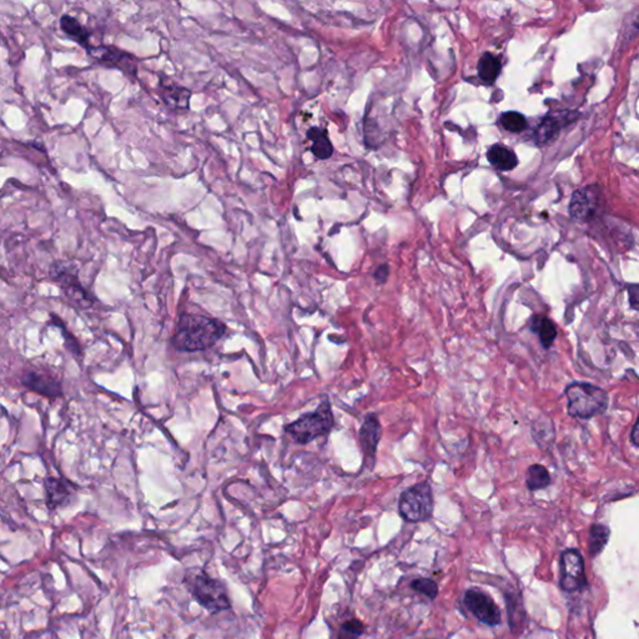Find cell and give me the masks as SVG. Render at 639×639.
Segmentation results:
<instances>
[{
	"mask_svg": "<svg viewBox=\"0 0 639 639\" xmlns=\"http://www.w3.org/2000/svg\"><path fill=\"white\" fill-rule=\"evenodd\" d=\"M222 321L204 315L184 314L176 325L173 346L178 351L196 352L210 349L225 335Z\"/></svg>",
	"mask_w": 639,
	"mask_h": 639,
	"instance_id": "cell-1",
	"label": "cell"
},
{
	"mask_svg": "<svg viewBox=\"0 0 639 639\" xmlns=\"http://www.w3.org/2000/svg\"><path fill=\"white\" fill-rule=\"evenodd\" d=\"M564 393L567 397V413L571 417L589 420L602 415L608 408V393L592 383L573 382L566 387Z\"/></svg>",
	"mask_w": 639,
	"mask_h": 639,
	"instance_id": "cell-2",
	"label": "cell"
},
{
	"mask_svg": "<svg viewBox=\"0 0 639 639\" xmlns=\"http://www.w3.org/2000/svg\"><path fill=\"white\" fill-rule=\"evenodd\" d=\"M332 427L334 415L330 403L324 401L315 413H305L299 420L288 425L285 431L289 433L296 444H306L314 441L315 438L325 436Z\"/></svg>",
	"mask_w": 639,
	"mask_h": 639,
	"instance_id": "cell-3",
	"label": "cell"
},
{
	"mask_svg": "<svg viewBox=\"0 0 639 639\" xmlns=\"http://www.w3.org/2000/svg\"><path fill=\"white\" fill-rule=\"evenodd\" d=\"M433 493L431 485L427 481L418 482L416 485L403 491L398 501V510L403 520L410 523H420L432 518Z\"/></svg>",
	"mask_w": 639,
	"mask_h": 639,
	"instance_id": "cell-4",
	"label": "cell"
},
{
	"mask_svg": "<svg viewBox=\"0 0 639 639\" xmlns=\"http://www.w3.org/2000/svg\"><path fill=\"white\" fill-rule=\"evenodd\" d=\"M186 584L196 602L210 612H220L230 607L226 589L222 582L205 572L191 573Z\"/></svg>",
	"mask_w": 639,
	"mask_h": 639,
	"instance_id": "cell-5",
	"label": "cell"
},
{
	"mask_svg": "<svg viewBox=\"0 0 639 639\" xmlns=\"http://www.w3.org/2000/svg\"><path fill=\"white\" fill-rule=\"evenodd\" d=\"M587 584L582 553L576 548L564 550L559 559V587L564 592L574 593Z\"/></svg>",
	"mask_w": 639,
	"mask_h": 639,
	"instance_id": "cell-6",
	"label": "cell"
},
{
	"mask_svg": "<svg viewBox=\"0 0 639 639\" xmlns=\"http://www.w3.org/2000/svg\"><path fill=\"white\" fill-rule=\"evenodd\" d=\"M87 50L89 55L93 58L94 62L103 67H115L126 74L128 77H135L138 74V59L130 53L110 45H100V47L90 45Z\"/></svg>",
	"mask_w": 639,
	"mask_h": 639,
	"instance_id": "cell-7",
	"label": "cell"
},
{
	"mask_svg": "<svg viewBox=\"0 0 639 639\" xmlns=\"http://www.w3.org/2000/svg\"><path fill=\"white\" fill-rule=\"evenodd\" d=\"M464 606L469 612L479 619L481 623L496 627L501 623V611L495 601L487 596L485 592L479 591L477 588H471L464 593Z\"/></svg>",
	"mask_w": 639,
	"mask_h": 639,
	"instance_id": "cell-8",
	"label": "cell"
},
{
	"mask_svg": "<svg viewBox=\"0 0 639 639\" xmlns=\"http://www.w3.org/2000/svg\"><path fill=\"white\" fill-rule=\"evenodd\" d=\"M160 98L171 110H189L191 92L168 77H161L159 83Z\"/></svg>",
	"mask_w": 639,
	"mask_h": 639,
	"instance_id": "cell-9",
	"label": "cell"
},
{
	"mask_svg": "<svg viewBox=\"0 0 639 639\" xmlns=\"http://www.w3.org/2000/svg\"><path fill=\"white\" fill-rule=\"evenodd\" d=\"M77 487L69 479L48 477L45 479V495L49 510H57L70 503Z\"/></svg>",
	"mask_w": 639,
	"mask_h": 639,
	"instance_id": "cell-10",
	"label": "cell"
},
{
	"mask_svg": "<svg viewBox=\"0 0 639 639\" xmlns=\"http://www.w3.org/2000/svg\"><path fill=\"white\" fill-rule=\"evenodd\" d=\"M597 207V195L591 187H584L573 194L569 204V214L577 222H587L593 217Z\"/></svg>",
	"mask_w": 639,
	"mask_h": 639,
	"instance_id": "cell-11",
	"label": "cell"
},
{
	"mask_svg": "<svg viewBox=\"0 0 639 639\" xmlns=\"http://www.w3.org/2000/svg\"><path fill=\"white\" fill-rule=\"evenodd\" d=\"M21 383L31 391L40 393L49 398H55L62 395V383L54 377L48 376L36 371H28L21 378Z\"/></svg>",
	"mask_w": 639,
	"mask_h": 639,
	"instance_id": "cell-12",
	"label": "cell"
},
{
	"mask_svg": "<svg viewBox=\"0 0 639 639\" xmlns=\"http://www.w3.org/2000/svg\"><path fill=\"white\" fill-rule=\"evenodd\" d=\"M381 425L375 415H368L360 430V442L366 461H375L377 446L381 438Z\"/></svg>",
	"mask_w": 639,
	"mask_h": 639,
	"instance_id": "cell-13",
	"label": "cell"
},
{
	"mask_svg": "<svg viewBox=\"0 0 639 639\" xmlns=\"http://www.w3.org/2000/svg\"><path fill=\"white\" fill-rule=\"evenodd\" d=\"M306 135L307 139L312 143L311 153L315 155V158L320 160L330 159L334 154V146L329 139L327 130L321 126H312L307 130Z\"/></svg>",
	"mask_w": 639,
	"mask_h": 639,
	"instance_id": "cell-14",
	"label": "cell"
},
{
	"mask_svg": "<svg viewBox=\"0 0 639 639\" xmlns=\"http://www.w3.org/2000/svg\"><path fill=\"white\" fill-rule=\"evenodd\" d=\"M487 160L490 161L491 165L501 171L513 170L518 165V159L515 153L500 144L491 146L487 151Z\"/></svg>",
	"mask_w": 639,
	"mask_h": 639,
	"instance_id": "cell-15",
	"label": "cell"
},
{
	"mask_svg": "<svg viewBox=\"0 0 639 639\" xmlns=\"http://www.w3.org/2000/svg\"><path fill=\"white\" fill-rule=\"evenodd\" d=\"M567 123H563L562 120L557 116H546L542 119L540 124L537 125L533 138L538 145H545L551 143L552 140L556 139L561 128Z\"/></svg>",
	"mask_w": 639,
	"mask_h": 639,
	"instance_id": "cell-16",
	"label": "cell"
},
{
	"mask_svg": "<svg viewBox=\"0 0 639 639\" xmlns=\"http://www.w3.org/2000/svg\"><path fill=\"white\" fill-rule=\"evenodd\" d=\"M60 28L62 31L67 34L74 42L77 43L80 47L88 49L90 47L89 38H90V31L82 26V23L75 19L74 16H62L60 18Z\"/></svg>",
	"mask_w": 639,
	"mask_h": 639,
	"instance_id": "cell-17",
	"label": "cell"
},
{
	"mask_svg": "<svg viewBox=\"0 0 639 639\" xmlns=\"http://www.w3.org/2000/svg\"><path fill=\"white\" fill-rule=\"evenodd\" d=\"M477 72H479V80L482 83L486 85H492L500 75V58L496 57L491 53H485L482 57L479 58Z\"/></svg>",
	"mask_w": 639,
	"mask_h": 639,
	"instance_id": "cell-18",
	"label": "cell"
},
{
	"mask_svg": "<svg viewBox=\"0 0 639 639\" xmlns=\"http://www.w3.org/2000/svg\"><path fill=\"white\" fill-rule=\"evenodd\" d=\"M611 536V530L602 523H593L588 531V552L592 558L601 555L607 546Z\"/></svg>",
	"mask_w": 639,
	"mask_h": 639,
	"instance_id": "cell-19",
	"label": "cell"
},
{
	"mask_svg": "<svg viewBox=\"0 0 639 639\" xmlns=\"http://www.w3.org/2000/svg\"><path fill=\"white\" fill-rule=\"evenodd\" d=\"M526 484L528 490L532 492L545 490L551 485V476L548 469L542 464H532L527 469Z\"/></svg>",
	"mask_w": 639,
	"mask_h": 639,
	"instance_id": "cell-20",
	"label": "cell"
},
{
	"mask_svg": "<svg viewBox=\"0 0 639 639\" xmlns=\"http://www.w3.org/2000/svg\"><path fill=\"white\" fill-rule=\"evenodd\" d=\"M532 330L536 332L542 345L545 349L551 347L553 341L556 340V326L553 325L551 320L545 316H536L532 320Z\"/></svg>",
	"mask_w": 639,
	"mask_h": 639,
	"instance_id": "cell-21",
	"label": "cell"
},
{
	"mask_svg": "<svg viewBox=\"0 0 639 639\" xmlns=\"http://www.w3.org/2000/svg\"><path fill=\"white\" fill-rule=\"evenodd\" d=\"M500 124L503 129L518 134L527 128V119L518 111H507L500 116Z\"/></svg>",
	"mask_w": 639,
	"mask_h": 639,
	"instance_id": "cell-22",
	"label": "cell"
},
{
	"mask_svg": "<svg viewBox=\"0 0 639 639\" xmlns=\"http://www.w3.org/2000/svg\"><path fill=\"white\" fill-rule=\"evenodd\" d=\"M411 588L416 592L422 593L423 596H426L430 599H435L437 597V583L430 578H416L411 582Z\"/></svg>",
	"mask_w": 639,
	"mask_h": 639,
	"instance_id": "cell-23",
	"label": "cell"
},
{
	"mask_svg": "<svg viewBox=\"0 0 639 639\" xmlns=\"http://www.w3.org/2000/svg\"><path fill=\"white\" fill-rule=\"evenodd\" d=\"M340 630L341 637H360L364 633L365 627L359 619H350L341 626Z\"/></svg>",
	"mask_w": 639,
	"mask_h": 639,
	"instance_id": "cell-24",
	"label": "cell"
},
{
	"mask_svg": "<svg viewBox=\"0 0 639 639\" xmlns=\"http://www.w3.org/2000/svg\"><path fill=\"white\" fill-rule=\"evenodd\" d=\"M629 301H630V304H632V309H637V305H638V300H637V295H638V286L637 285H632V286H629Z\"/></svg>",
	"mask_w": 639,
	"mask_h": 639,
	"instance_id": "cell-25",
	"label": "cell"
},
{
	"mask_svg": "<svg viewBox=\"0 0 639 639\" xmlns=\"http://www.w3.org/2000/svg\"><path fill=\"white\" fill-rule=\"evenodd\" d=\"M387 275H388V268H387L386 265H382V266L377 268L376 273H375V278H376L377 283H380V284L385 283Z\"/></svg>",
	"mask_w": 639,
	"mask_h": 639,
	"instance_id": "cell-26",
	"label": "cell"
},
{
	"mask_svg": "<svg viewBox=\"0 0 639 639\" xmlns=\"http://www.w3.org/2000/svg\"><path fill=\"white\" fill-rule=\"evenodd\" d=\"M638 425H639V418H638V420H637V421H635V423H634L633 428H632V432H630V441H632V444H633L634 447H637V449H638V447H639Z\"/></svg>",
	"mask_w": 639,
	"mask_h": 639,
	"instance_id": "cell-27",
	"label": "cell"
}]
</instances>
